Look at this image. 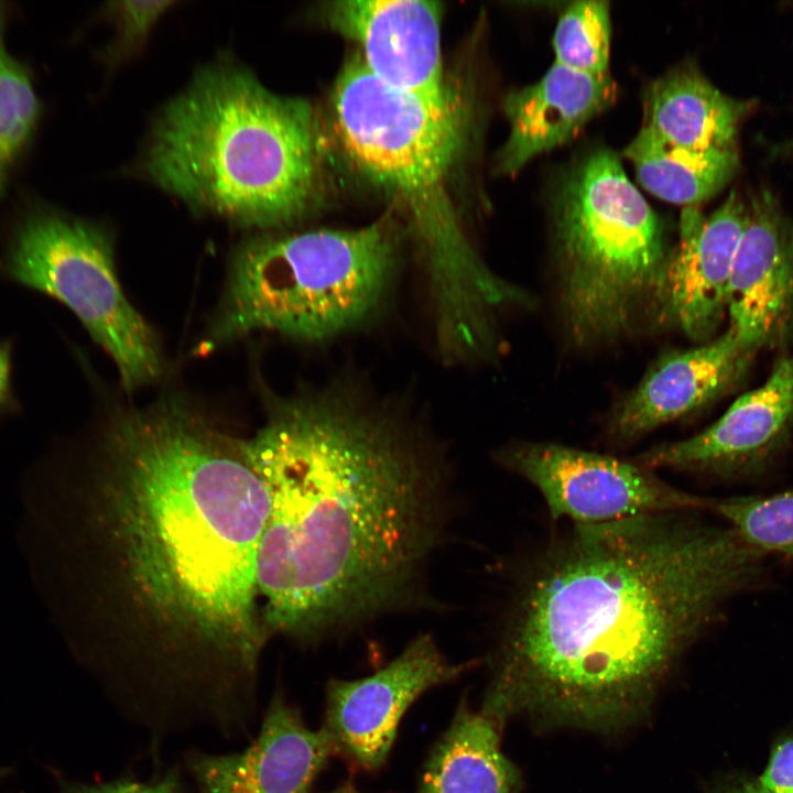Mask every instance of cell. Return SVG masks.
Here are the masks:
<instances>
[{
    "instance_id": "1",
    "label": "cell",
    "mask_w": 793,
    "mask_h": 793,
    "mask_svg": "<svg viewBox=\"0 0 793 793\" xmlns=\"http://www.w3.org/2000/svg\"><path fill=\"white\" fill-rule=\"evenodd\" d=\"M269 501L236 437L184 398L121 408L72 486L87 654L153 726L246 723L271 637L258 588Z\"/></svg>"
},
{
    "instance_id": "2",
    "label": "cell",
    "mask_w": 793,
    "mask_h": 793,
    "mask_svg": "<svg viewBox=\"0 0 793 793\" xmlns=\"http://www.w3.org/2000/svg\"><path fill=\"white\" fill-rule=\"evenodd\" d=\"M242 444L269 501L257 578L271 636L317 643L423 599L449 468L404 405L335 379L273 400Z\"/></svg>"
},
{
    "instance_id": "3",
    "label": "cell",
    "mask_w": 793,
    "mask_h": 793,
    "mask_svg": "<svg viewBox=\"0 0 793 793\" xmlns=\"http://www.w3.org/2000/svg\"><path fill=\"white\" fill-rule=\"evenodd\" d=\"M678 511L572 526L521 583L480 713L613 728L643 711L685 651L765 576L730 525Z\"/></svg>"
},
{
    "instance_id": "4",
    "label": "cell",
    "mask_w": 793,
    "mask_h": 793,
    "mask_svg": "<svg viewBox=\"0 0 793 793\" xmlns=\"http://www.w3.org/2000/svg\"><path fill=\"white\" fill-rule=\"evenodd\" d=\"M333 110L344 152L406 222L439 355L455 362L488 355L498 346L501 311L532 300L495 273L465 232L449 191L459 141L453 104L394 90L358 58L336 82Z\"/></svg>"
},
{
    "instance_id": "5",
    "label": "cell",
    "mask_w": 793,
    "mask_h": 793,
    "mask_svg": "<svg viewBox=\"0 0 793 793\" xmlns=\"http://www.w3.org/2000/svg\"><path fill=\"white\" fill-rule=\"evenodd\" d=\"M143 166L194 207L246 226H287L317 197V118L309 102L271 93L246 69L210 66L159 116Z\"/></svg>"
},
{
    "instance_id": "6",
    "label": "cell",
    "mask_w": 793,
    "mask_h": 793,
    "mask_svg": "<svg viewBox=\"0 0 793 793\" xmlns=\"http://www.w3.org/2000/svg\"><path fill=\"white\" fill-rule=\"evenodd\" d=\"M400 246L401 231L391 219L245 241L231 258L198 351L261 330L319 344L360 329L388 300Z\"/></svg>"
},
{
    "instance_id": "7",
    "label": "cell",
    "mask_w": 793,
    "mask_h": 793,
    "mask_svg": "<svg viewBox=\"0 0 793 793\" xmlns=\"http://www.w3.org/2000/svg\"><path fill=\"white\" fill-rule=\"evenodd\" d=\"M553 248L558 315L575 347L617 344L658 316L672 250L611 150L591 151L564 178Z\"/></svg>"
},
{
    "instance_id": "8",
    "label": "cell",
    "mask_w": 793,
    "mask_h": 793,
    "mask_svg": "<svg viewBox=\"0 0 793 793\" xmlns=\"http://www.w3.org/2000/svg\"><path fill=\"white\" fill-rule=\"evenodd\" d=\"M7 267L12 279L55 297L78 317L113 360L127 391L161 377L159 338L123 294L102 230L56 214L34 215L18 230Z\"/></svg>"
},
{
    "instance_id": "9",
    "label": "cell",
    "mask_w": 793,
    "mask_h": 793,
    "mask_svg": "<svg viewBox=\"0 0 793 793\" xmlns=\"http://www.w3.org/2000/svg\"><path fill=\"white\" fill-rule=\"evenodd\" d=\"M496 459L537 489L554 521L596 524L709 510L713 500L672 487L634 460L554 443L509 444L496 453Z\"/></svg>"
},
{
    "instance_id": "10",
    "label": "cell",
    "mask_w": 793,
    "mask_h": 793,
    "mask_svg": "<svg viewBox=\"0 0 793 793\" xmlns=\"http://www.w3.org/2000/svg\"><path fill=\"white\" fill-rule=\"evenodd\" d=\"M471 665L448 661L432 634L424 633L373 674L329 681L322 728L330 738L335 756L352 768L378 770L411 704L430 688L458 678Z\"/></svg>"
},
{
    "instance_id": "11",
    "label": "cell",
    "mask_w": 793,
    "mask_h": 793,
    "mask_svg": "<svg viewBox=\"0 0 793 793\" xmlns=\"http://www.w3.org/2000/svg\"><path fill=\"white\" fill-rule=\"evenodd\" d=\"M793 433V355L782 357L759 387L738 398L700 433L662 444L634 461L725 481L767 475L787 449Z\"/></svg>"
},
{
    "instance_id": "12",
    "label": "cell",
    "mask_w": 793,
    "mask_h": 793,
    "mask_svg": "<svg viewBox=\"0 0 793 793\" xmlns=\"http://www.w3.org/2000/svg\"><path fill=\"white\" fill-rule=\"evenodd\" d=\"M746 203L727 315L740 343L757 354L793 344V218L765 187L750 192Z\"/></svg>"
},
{
    "instance_id": "13",
    "label": "cell",
    "mask_w": 793,
    "mask_h": 793,
    "mask_svg": "<svg viewBox=\"0 0 793 793\" xmlns=\"http://www.w3.org/2000/svg\"><path fill=\"white\" fill-rule=\"evenodd\" d=\"M328 24L361 48V63L385 86L434 105H450L443 77L441 8L419 0H340Z\"/></svg>"
},
{
    "instance_id": "14",
    "label": "cell",
    "mask_w": 793,
    "mask_h": 793,
    "mask_svg": "<svg viewBox=\"0 0 793 793\" xmlns=\"http://www.w3.org/2000/svg\"><path fill=\"white\" fill-rule=\"evenodd\" d=\"M747 217L746 198L732 191L708 216L686 206L672 250L656 321L689 339H713L727 314L732 265Z\"/></svg>"
},
{
    "instance_id": "15",
    "label": "cell",
    "mask_w": 793,
    "mask_h": 793,
    "mask_svg": "<svg viewBox=\"0 0 793 793\" xmlns=\"http://www.w3.org/2000/svg\"><path fill=\"white\" fill-rule=\"evenodd\" d=\"M334 756L326 731L308 728L278 693L249 747L228 754L192 752L187 765L199 793H311Z\"/></svg>"
},
{
    "instance_id": "16",
    "label": "cell",
    "mask_w": 793,
    "mask_h": 793,
    "mask_svg": "<svg viewBox=\"0 0 793 793\" xmlns=\"http://www.w3.org/2000/svg\"><path fill=\"white\" fill-rule=\"evenodd\" d=\"M754 356L729 327L696 347L669 351L618 405L609 432L630 441L703 409L745 378Z\"/></svg>"
},
{
    "instance_id": "17",
    "label": "cell",
    "mask_w": 793,
    "mask_h": 793,
    "mask_svg": "<svg viewBox=\"0 0 793 793\" xmlns=\"http://www.w3.org/2000/svg\"><path fill=\"white\" fill-rule=\"evenodd\" d=\"M616 94L609 74L590 75L554 62L540 80L506 96L510 131L497 170L512 175L534 156L568 142L613 102Z\"/></svg>"
},
{
    "instance_id": "18",
    "label": "cell",
    "mask_w": 793,
    "mask_h": 793,
    "mask_svg": "<svg viewBox=\"0 0 793 793\" xmlns=\"http://www.w3.org/2000/svg\"><path fill=\"white\" fill-rule=\"evenodd\" d=\"M754 107V100L723 93L698 68L685 64L652 83L642 127L682 149H737L740 126Z\"/></svg>"
},
{
    "instance_id": "19",
    "label": "cell",
    "mask_w": 793,
    "mask_h": 793,
    "mask_svg": "<svg viewBox=\"0 0 793 793\" xmlns=\"http://www.w3.org/2000/svg\"><path fill=\"white\" fill-rule=\"evenodd\" d=\"M492 720L463 700L433 746L416 793H520V774Z\"/></svg>"
},
{
    "instance_id": "20",
    "label": "cell",
    "mask_w": 793,
    "mask_h": 793,
    "mask_svg": "<svg viewBox=\"0 0 793 793\" xmlns=\"http://www.w3.org/2000/svg\"><path fill=\"white\" fill-rule=\"evenodd\" d=\"M638 181L654 196L686 206H697L720 192L737 174V149L692 151L664 142L641 128L626 146Z\"/></svg>"
},
{
    "instance_id": "21",
    "label": "cell",
    "mask_w": 793,
    "mask_h": 793,
    "mask_svg": "<svg viewBox=\"0 0 793 793\" xmlns=\"http://www.w3.org/2000/svg\"><path fill=\"white\" fill-rule=\"evenodd\" d=\"M39 109L28 72L6 44L0 8V192L33 133Z\"/></svg>"
},
{
    "instance_id": "22",
    "label": "cell",
    "mask_w": 793,
    "mask_h": 793,
    "mask_svg": "<svg viewBox=\"0 0 793 793\" xmlns=\"http://www.w3.org/2000/svg\"><path fill=\"white\" fill-rule=\"evenodd\" d=\"M610 36L607 1H574L561 14L554 31V62L590 75L609 74Z\"/></svg>"
},
{
    "instance_id": "23",
    "label": "cell",
    "mask_w": 793,
    "mask_h": 793,
    "mask_svg": "<svg viewBox=\"0 0 793 793\" xmlns=\"http://www.w3.org/2000/svg\"><path fill=\"white\" fill-rule=\"evenodd\" d=\"M709 510L764 554L793 557V488L765 496L713 499Z\"/></svg>"
},
{
    "instance_id": "24",
    "label": "cell",
    "mask_w": 793,
    "mask_h": 793,
    "mask_svg": "<svg viewBox=\"0 0 793 793\" xmlns=\"http://www.w3.org/2000/svg\"><path fill=\"white\" fill-rule=\"evenodd\" d=\"M172 1H121L111 9L118 21V36L110 55L117 61L133 52L148 36L159 17Z\"/></svg>"
},
{
    "instance_id": "25",
    "label": "cell",
    "mask_w": 793,
    "mask_h": 793,
    "mask_svg": "<svg viewBox=\"0 0 793 793\" xmlns=\"http://www.w3.org/2000/svg\"><path fill=\"white\" fill-rule=\"evenodd\" d=\"M757 780L769 793H793V727L776 738Z\"/></svg>"
},
{
    "instance_id": "26",
    "label": "cell",
    "mask_w": 793,
    "mask_h": 793,
    "mask_svg": "<svg viewBox=\"0 0 793 793\" xmlns=\"http://www.w3.org/2000/svg\"><path fill=\"white\" fill-rule=\"evenodd\" d=\"M62 793H183V791L178 774L173 770L150 782L119 779L100 784H65Z\"/></svg>"
},
{
    "instance_id": "27",
    "label": "cell",
    "mask_w": 793,
    "mask_h": 793,
    "mask_svg": "<svg viewBox=\"0 0 793 793\" xmlns=\"http://www.w3.org/2000/svg\"><path fill=\"white\" fill-rule=\"evenodd\" d=\"M716 793H769L757 779L748 775H734L721 783Z\"/></svg>"
},
{
    "instance_id": "28",
    "label": "cell",
    "mask_w": 793,
    "mask_h": 793,
    "mask_svg": "<svg viewBox=\"0 0 793 793\" xmlns=\"http://www.w3.org/2000/svg\"><path fill=\"white\" fill-rule=\"evenodd\" d=\"M769 150L770 157L774 160H793V134L774 143Z\"/></svg>"
},
{
    "instance_id": "29",
    "label": "cell",
    "mask_w": 793,
    "mask_h": 793,
    "mask_svg": "<svg viewBox=\"0 0 793 793\" xmlns=\"http://www.w3.org/2000/svg\"><path fill=\"white\" fill-rule=\"evenodd\" d=\"M9 357L6 349L0 347V402L6 398L9 387Z\"/></svg>"
},
{
    "instance_id": "30",
    "label": "cell",
    "mask_w": 793,
    "mask_h": 793,
    "mask_svg": "<svg viewBox=\"0 0 793 793\" xmlns=\"http://www.w3.org/2000/svg\"><path fill=\"white\" fill-rule=\"evenodd\" d=\"M329 793H360L352 784H344Z\"/></svg>"
}]
</instances>
